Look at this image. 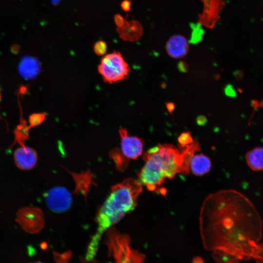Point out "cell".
<instances>
[{"mask_svg": "<svg viewBox=\"0 0 263 263\" xmlns=\"http://www.w3.org/2000/svg\"><path fill=\"white\" fill-rule=\"evenodd\" d=\"M41 263V262H35V263Z\"/></svg>", "mask_w": 263, "mask_h": 263, "instance_id": "d4e9b609", "label": "cell"}, {"mask_svg": "<svg viewBox=\"0 0 263 263\" xmlns=\"http://www.w3.org/2000/svg\"><path fill=\"white\" fill-rule=\"evenodd\" d=\"M196 122L198 125L203 126L207 123V119L205 116L200 115L197 117Z\"/></svg>", "mask_w": 263, "mask_h": 263, "instance_id": "44dd1931", "label": "cell"}, {"mask_svg": "<svg viewBox=\"0 0 263 263\" xmlns=\"http://www.w3.org/2000/svg\"><path fill=\"white\" fill-rule=\"evenodd\" d=\"M121 153L127 160L135 159L141 156L143 151L144 141L140 137L129 135L125 128H120Z\"/></svg>", "mask_w": 263, "mask_h": 263, "instance_id": "52a82bcc", "label": "cell"}, {"mask_svg": "<svg viewBox=\"0 0 263 263\" xmlns=\"http://www.w3.org/2000/svg\"></svg>", "mask_w": 263, "mask_h": 263, "instance_id": "484cf974", "label": "cell"}, {"mask_svg": "<svg viewBox=\"0 0 263 263\" xmlns=\"http://www.w3.org/2000/svg\"><path fill=\"white\" fill-rule=\"evenodd\" d=\"M41 64L36 58L26 56L22 57L18 66L19 72L25 79L30 80L37 77L40 73Z\"/></svg>", "mask_w": 263, "mask_h": 263, "instance_id": "7c38bea8", "label": "cell"}, {"mask_svg": "<svg viewBox=\"0 0 263 263\" xmlns=\"http://www.w3.org/2000/svg\"><path fill=\"white\" fill-rule=\"evenodd\" d=\"M97 70L104 82L113 84L126 78L130 69L122 54L113 51L104 55Z\"/></svg>", "mask_w": 263, "mask_h": 263, "instance_id": "277c9868", "label": "cell"}, {"mask_svg": "<svg viewBox=\"0 0 263 263\" xmlns=\"http://www.w3.org/2000/svg\"><path fill=\"white\" fill-rule=\"evenodd\" d=\"M199 224L205 249L220 250L241 260L263 263L262 221L244 195L231 189L208 195L201 206Z\"/></svg>", "mask_w": 263, "mask_h": 263, "instance_id": "6da1fadb", "label": "cell"}, {"mask_svg": "<svg viewBox=\"0 0 263 263\" xmlns=\"http://www.w3.org/2000/svg\"><path fill=\"white\" fill-rule=\"evenodd\" d=\"M121 7L125 12H129L131 8V0H124L121 3Z\"/></svg>", "mask_w": 263, "mask_h": 263, "instance_id": "ffe728a7", "label": "cell"}, {"mask_svg": "<svg viewBox=\"0 0 263 263\" xmlns=\"http://www.w3.org/2000/svg\"><path fill=\"white\" fill-rule=\"evenodd\" d=\"M225 95L229 97H235L236 93L232 85L228 84L225 88Z\"/></svg>", "mask_w": 263, "mask_h": 263, "instance_id": "d6986e66", "label": "cell"}, {"mask_svg": "<svg viewBox=\"0 0 263 263\" xmlns=\"http://www.w3.org/2000/svg\"><path fill=\"white\" fill-rule=\"evenodd\" d=\"M189 42L182 35L171 36L166 44V50L168 55L174 58L185 56L189 50Z\"/></svg>", "mask_w": 263, "mask_h": 263, "instance_id": "30bf717a", "label": "cell"}, {"mask_svg": "<svg viewBox=\"0 0 263 263\" xmlns=\"http://www.w3.org/2000/svg\"><path fill=\"white\" fill-rule=\"evenodd\" d=\"M142 191L140 182L131 178L112 187L110 194L96 215V231L88 247L87 260L94 258L102 234L134 209Z\"/></svg>", "mask_w": 263, "mask_h": 263, "instance_id": "3957f363", "label": "cell"}, {"mask_svg": "<svg viewBox=\"0 0 263 263\" xmlns=\"http://www.w3.org/2000/svg\"><path fill=\"white\" fill-rule=\"evenodd\" d=\"M192 263H204V261L202 257L197 256L193 258Z\"/></svg>", "mask_w": 263, "mask_h": 263, "instance_id": "cb8c5ba5", "label": "cell"}, {"mask_svg": "<svg viewBox=\"0 0 263 263\" xmlns=\"http://www.w3.org/2000/svg\"><path fill=\"white\" fill-rule=\"evenodd\" d=\"M45 202L51 210L60 213L68 210L70 207L72 197L69 191L65 188L55 187L46 193Z\"/></svg>", "mask_w": 263, "mask_h": 263, "instance_id": "8992f818", "label": "cell"}, {"mask_svg": "<svg viewBox=\"0 0 263 263\" xmlns=\"http://www.w3.org/2000/svg\"><path fill=\"white\" fill-rule=\"evenodd\" d=\"M189 167L194 175L201 176L209 171L211 162L210 159L203 153L194 154L190 160Z\"/></svg>", "mask_w": 263, "mask_h": 263, "instance_id": "4fadbf2b", "label": "cell"}, {"mask_svg": "<svg viewBox=\"0 0 263 263\" xmlns=\"http://www.w3.org/2000/svg\"><path fill=\"white\" fill-rule=\"evenodd\" d=\"M119 37L124 41L134 42L139 39L143 34V28L136 20L126 21L121 27L116 28Z\"/></svg>", "mask_w": 263, "mask_h": 263, "instance_id": "8fae6325", "label": "cell"}, {"mask_svg": "<svg viewBox=\"0 0 263 263\" xmlns=\"http://www.w3.org/2000/svg\"><path fill=\"white\" fill-rule=\"evenodd\" d=\"M179 150L170 144L158 145L149 149L143 155L144 165L138 173V181L151 191L166 194L162 185L177 173L188 174L190 161L196 151L200 150L193 142Z\"/></svg>", "mask_w": 263, "mask_h": 263, "instance_id": "7a4b0ae2", "label": "cell"}, {"mask_svg": "<svg viewBox=\"0 0 263 263\" xmlns=\"http://www.w3.org/2000/svg\"><path fill=\"white\" fill-rule=\"evenodd\" d=\"M204 8L199 16L200 24L207 28H213L220 19L219 13L225 5L224 0H202Z\"/></svg>", "mask_w": 263, "mask_h": 263, "instance_id": "ba28073f", "label": "cell"}, {"mask_svg": "<svg viewBox=\"0 0 263 263\" xmlns=\"http://www.w3.org/2000/svg\"><path fill=\"white\" fill-rule=\"evenodd\" d=\"M114 21L117 27L120 28L123 26L126 19L120 14H116L114 17Z\"/></svg>", "mask_w": 263, "mask_h": 263, "instance_id": "ac0fdd59", "label": "cell"}, {"mask_svg": "<svg viewBox=\"0 0 263 263\" xmlns=\"http://www.w3.org/2000/svg\"><path fill=\"white\" fill-rule=\"evenodd\" d=\"M166 106H167L168 110L170 113L172 112V111L174 110V108H175V105L174 103L172 102H169V103H167Z\"/></svg>", "mask_w": 263, "mask_h": 263, "instance_id": "603a6c76", "label": "cell"}, {"mask_svg": "<svg viewBox=\"0 0 263 263\" xmlns=\"http://www.w3.org/2000/svg\"><path fill=\"white\" fill-rule=\"evenodd\" d=\"M94 53L98 56H104L107 51V45L106 42L102 40L95 42L93 46Z\"/></svg>", "mask_w": 263, "mask_h": 263, "instance_id": "2e32d148", "label": "cell"}, {"mask_svg": "<svg viewBox=\"0 0 263 263\" xmlns=\"http://www.w3.org/2000/svg\"><path fill=\"white\" fill-rule=\"evenodd\" d=\"M263 156L262 147H257L249 151L245 156L248 166L254 171H262L263 168Z\"/></svg>", "mask_w": 263, "mask_h": 263, "instance_id": "5bb4252c", "label": "cell"}, {"mask_svg": "<svg viewBox=\"0 0 263 263\" xmlns=\"http://www.w3.org/2000/svg\"><path fill=\"white\" fill-rule=\"evenodd\" d=\"M212 251V257L215 263H239L241 261L237 257L222 250Z\"/></svg>", "mask_w": 263, "mask_h": 263, "instance_id": "9a60e30c", "label": "cell"}, {"mask_svg": "<svg viewBox=\"0 0 263 263\" xmlns=\"http://www.w3.org/2000/svg\"><path fill=\"white\" fill-rule=\"evenodd\" d=\"M178 141L181 148L185 147L186 146L191 143L193 140L188 132L182 133L178 137Z\"/></svg>", "mask_w": 263, "mask_h": 263, "instance_id": "e0dca14e", "label": "cell"}, {"mask_svg": "<svg viewBox=\"0 0 263 263\" xmlns=\"http://www.w3.org/2000/svg\"><path fill=\"white\" fill-rule=\"evenodd\" d=\"M14 159L16 166L21 170L32 169L38 161V154L33 148L22 146L18 148L14 153Z\"/></svg>", "mask_w": 263, "mask_h": 263, "instance_id": "9c48e42d", "label": "cell"}, {"mask_svg": "<svg viewBox=\"0 0 263 263\" xmlns=\"http://www.w3.org/2000/svg\"><path fill=\"white\" fill-rule=\"evenodd\" d=\"M16 220L22 228L29 234L38 233L44 226L43 213L37 207L20 208L17 213Z\"/></svg>", "mask_w": 263, "mask_h": 263, "instance_id": "5b68a950", "label": "cell"}, {"mask_svg": "<svg viewBox=\"0 0 263 263\" xmlns=\"http://www.w3.org/2000/svg\"><path fill=\"white\" fill-rule=\"evenodd\" d=\"M178 69L182 72H186L188 70V66L183 61L180 62L178 64Z\"/></svg>", "mask_w": 263, "mask_h": 263, "instance_id": "7402d4cb", "label": "cell"}]
</instances>
